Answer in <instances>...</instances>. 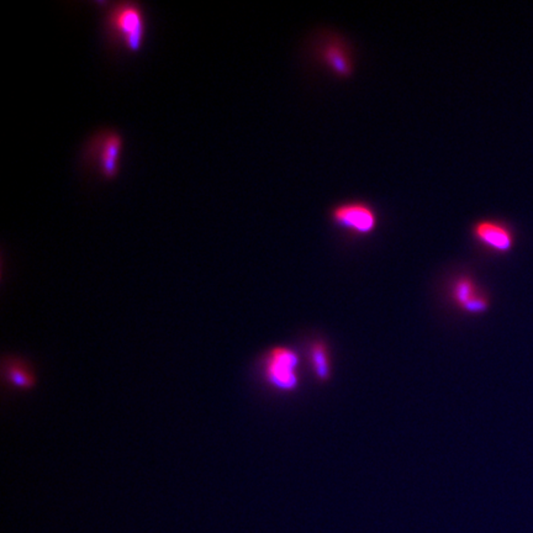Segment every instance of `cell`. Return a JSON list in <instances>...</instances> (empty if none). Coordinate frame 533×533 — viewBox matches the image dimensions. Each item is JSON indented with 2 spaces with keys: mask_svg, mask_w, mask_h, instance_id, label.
<instances>
[{
  "mask_svg": "<svg viewBox=\"0 0 533 533\" xmlns=\"http://www.w3.org/2000/svg\"><path fill=\"white\" fill-rule=\"evenodd\" d=\"M124 139L113 129L98 130L83 146L82 158L86 167L102 179H114L120 173Z\"/></svg>",
  "mask_w": 533,
  "mask_h": 533,
  "instance_id": "obj_2",
  "label": "cell"
},
{
  "mask_svg": "<svg viewBox=\"0 0 533 533\" xmlns=\"http://www.w3.org/2000/svg\"><path fill=\"white\" fill-rule=\"evenodd\" d=\"M453 299L458 307L469 314H483L489 307L488 299L480 294L473 279L463 277L453 286Z\"/></svg>",
  "mask_w": 533,
  "mask_h": 533,
  "instance_id": "obj_6",
  "label": "cell"
},
{
  "mask_svg": "<svg viewBox=\"0 0 533 533\" xmlns=\"http://www.w3.org/2000/svg\"><path fill=\"white\" fill-rule=\"evenodd\" d=\"M3 376L10 388L20 392L33 390L38 383L33 366L22 358L9 357L3 364Z\"/></svg>",
  "mask_w": 533,
  "mask_h": 533,
  "instance_id": "obj_7",
  "label": "cell"
},
{
  "mask_svg": "<svg viewBox=\"0 0 533 533\" xmlns=\"http://www.w3.org/2000/svg\"><path fill=\"white\" fill-rule=\"evenodd\" d=\"M331 219L336 226L357 235H369L378 225V216L372 206L366 203H345L334 206Z\"/></svg>",
  "mask_w": 533,
  "mask_h": 533,
  "instance_id": "obj_4",
  "label": "cell"
},
{
  "mask_svg": "<svg viewBox=\"0 0 533 533\" xmlns=\"http://www.w3.org/2000/svg\"><path fill=\"white\" fill-rule=\"evenodd\" d=\"M321 59L334 75L339 77H348L353 70L346 45L339 40H331L323 45L321 49Z\"/></svg>",
  "mask_w": 533,
  "mask_h": 533,
  "instance_id": "obj_8",
  "label": "cell"
},
{
  "mask_svg": "<svg viewBox=\"0 0 533 533\" xmlns=\"http://www.w3.org/2000/svg\"><path fill=\"white\" fill-rule=\"evenodd\" d=\"M104 30L109 40L120 49L137 52L147 38V15L136 1L113 3L102 17Z\"/></svg>",
  "mask_w": 533,
  "mask_h": 533,
  "instance_id": "obj_1",
  "label": "cell"
},
{
  "mask_svg": "<svg viewBox=\"0 0 533 533\" xmlns=\"http://www.w3.org/2000/svg\"><path fill=\"white\" fill-rule=\"evenodd\" d=\"M475 240L497 254H507L515 245L513 232L504 224L493 220H481L473 226Z\"/></svg>",
  "mask_w": 533,
  "mask_h": 533,
  "instance_id": "obj_5",
  "label": "cell"
},
{
  "mask_svg": "<svg viewBox=\"0 0 533 533\" xmlns=\"http://www.w3.org/2000/svg\"><path fill=\"white\" fill-rule=\"evenodd\" d=\"M299 355L296 352L277 346L270 348L263 360V376L272 388L289 393L299 385Z\"/></svg>",
  "mask_w": 533,
  "mask_h": 533,
  "instance_id": "obj_3",
  "label": "cell"
},
{
  "mask_svg": "<svg viewBox=\"0 0 533 533\" xmlns=\"http://www.w3.org/2000/svg\"><path fill=\"white\" fill-rule=\"evenodd\" d=\"M310 358H311V366H313L314 372L316 374V377L321 380H327L330 377V360L327 347L321 342H316L310 350Z\"/></svg>",
  "mask_w": 533,
  "mask_h": 533,
  "instance_id": "obj_9",
  "label": "cell"
}]
</instances>
